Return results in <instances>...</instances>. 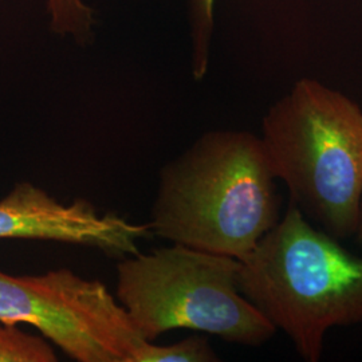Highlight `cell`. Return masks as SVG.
Wrapping results in <instances>:
<instances>
[{
    "label": "cell",
    "instance_id": "1",
    "mask_svg": "<svg viewBox=\"0 0 362 362\" xmlns=\"http://www.w3.org/2000/svg\"><path fill=\"white\" fill-rule=\"evenodd\" d=\"M275 180L259 136L207 132L161 169L152 233L242 260L281 219Z\"/></svg>",
    "mask_w": 362,
    "mask_h": 362
},
{
    "label": "cell",
    "instance_id": "2",
    "mask_svg": "<svg viewBox=\"0 0 362 362\" xmlns=\"http://www.w3.org/2000/svg\"><path fill=\"white\" fill-rule=\"evenodd\" d=\"M259 137L290 204L338 240L354 236L362 200L361 106L300 78L267 110Z\"/></svg>",
    "mask_w": 362,
    "mask_h": 362
},
{
    "label": "cell",
    "instance_id": "3",
    "mask_svg": "<svg viewBox=\"0 0 362 362\" xmlns=\"http://www.w3.org/2000/svg\"><path fill=\"white\" fill-rule=\"evenodd\" d=\"M239 288L303 361L322 358L329 330L362 325V258L293 204L240 260Z\"/></svg>",
    "mask_w": 362,
    "mask_h": 362
},
{
    "label": "cell",
    "instance_id": "4",
    "mask_svg": "<svg viewBox=\"0 0 362 362\" xmlns=\"http://www.w3.org/2000/svg\"><path fill=\"white\" fill-rule=\"evenodd\" d=\"M240 260L173 243L121 258L117 300L144 339L188 329L259 348L276 329L239 288Z\"/></svg>",
    "mask_w": 362,
    "mask_h": 362
},
{
    "label": "cell",
    "instance_id": "5",
    "mask_svg": "<svg viewBox=\"0 0 362 362\" xmlns=\"http://www.w3.org/2000/svg\"><path fill=\"white\" fill-rule=\"evenodd\" d=\"M0 322L30 325L78 362H136L146 339L105 284L69 269L0 270Z\"/></svg>",
    "mask_w": 362,
    "mask_h": 362
},
{
    "label": "cell",
    "instance_id": "6",
    "mask_svg": "<svg viewBox=\"0 0 362 362\" xmlns=\"http://www.w3.org/2000/svg\"><path fill=\"white\" fill-rule=\"evenodd\" d=\"M151 236L149 223L137 224L112 212L100 214L85 199L61 203L27 181L18 182L0 200V239L59 242L125 258L139 254V242Z\"/></svg>",
    "mask_w": 362,
    "mask_h": 362
},
{
    "label": "cell",
    "instance_id": "7",
    "mask_svg": "<svg viewBox=\"0 0 362 362\" xmlns=\"http://www.w3.org/2000/svg\"><path fill=\"white\" fill-rule=\"evenodd\" d=\"M57 353L42 336H33L19 325L0 322V362H55Z\"/></svg>",
    "mask_w": 362,
    "mask_h": 362
},
{
    "label": "cell",
    "instance_id": "8",
    "mask_svg": "<svg viewBox=\"0 0 362 362\" xmlns=\"http://www.w3.org/2000/svg\"><path fill=\"white\" fill-rule=\"evenodd\" d=\"M219 354L207 337L191 336L170 345L146 341L136 356V362H218Z\"/></svg>",
    "mask_w": 362,
    "mask_h": 362
},
{
    "label": "cell",
    "instance_id": "9",
    "mask_svg": "<svg viewBox=\"0 0 362 362\" xmlns=\"http://www.w3.org/2000/svg\"><path fill=\"white\" fill-rule=\"evenodd\" d=\"M46 10L55 34L71 37L79 43L90 40L94 13L85 0H46Z\"/></svg>",
    "mask_w": 362,
    "mask_h": 362
},
{
    "label": "cell",
    "instance_id": "10",
    "mask_svg": "<svg viewBox=\"0 0 362 362\" xmlns=\"http://www.w3.org/2000/svg\"><path fill=\"white\" fill-rule=\"evenodd\" d=\"M354 238H356V240H357L360 245H362V200L361 206H360V215H358V226H357V231H356Z\"/></svg>",
    "mask_w": 362,
    "mask_h": 362
}]
</instances>
